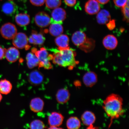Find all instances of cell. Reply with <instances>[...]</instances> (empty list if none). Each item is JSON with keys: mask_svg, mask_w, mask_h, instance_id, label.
Returning <instances> with one entry per match:
<instances>
[{"mask_svg": "<svg viewBox=\"0 0 129 129\" xmlns=\"http://www.w3.org/2000/svg\"><path fill=\"white\" fill-rule=\"evenodd\" d=\"M46 0H30V3L33 5L37 6H40L43 5Z\"/></svg>", "mask_w": 129, "mask_h": 129, "instance_id": "obj_31", "label": "cell"}, {"mask_svg": "<svg viewBox=\"0 0 129 129\" xmlns=\"http://www.w3.org/2000/svg\"><path fill=\"white\" fill-rule=\"evenodd\" d=\"M122 12L123 14L124 19L126 21H129V1L122 8Z\"/></svg>", "mask_w": 129, "mask_h": 129, "instance_id": "obj_29", "label": "cell"}, {"mask_svg": "<svg viewBox=\"0 0 129 129\" xmlns=\"http://www.w3.org/2000/svg\"><path fill=\"white\" fill-rule=\"evenodd\" d=\"M70 96L68 90L66 88H62L58 90L56 94V99L59 104H63L69 100Z\"/></svg>", "mask_w": 129, "mask_h": 129, "instance_id": "obj_16", "label": "cell"}, {"mask_svg": "<svg viewBox=\"0 0 129 129\" xmlns=\"http://www.w3.org/2000/svg\"><path fill=\"white\" fill-rule=\"evenodd\" d=\"M96 19L98 23L104 24L110 21L111 16L109 12L106 10H102L97 13Z\"/></svg>", "mask_w": 129, "mask_h": 129, "instance_id": "obj_20", "label": "cell"}, {"mask_svg": "<svg viewBox=\"0 0 129 129\" xmlns=\"http://www.w3.org/2000/svg\"><path fill=\"white\" fill-rule=\"evenodd\" d=\"M2 95L1 93V92H0V102H1V101L2 100Z\"/></svg>", "mask_w": 129, "mask_h": 129, "instance_id": "obj_35", "label": "cell"}, {"mask_svg": "<svg viewBox=\"0 0 129 129\" xmlns=\"http://www.w3.org/2000/svg\"><path fill=\"white\" fill-rule=\"evenodd\" d=\"M77 0H64V2L67 6L72 7L76 4Z\"/></svg>", "mask_w": 129, "mask_h": 129, "instance_id": "obj_32", "label": "cell"}, {"mask_svg": "<svg viewBox=\"0 0 129 129\" xmlns=\"http://www.w3.org/2000/svg\"><path fill=\"white\" fill-rule=\"evenodd\" d=\"M20 56V52L16 47H11L6 50L5 56L9 62H16L19 59Z\"/></svg>", "mask_w": 129, "mask_h": 129, "instance_id": "obj_13", "label": "cell"}, {"mask_svg": "<svg viewBox=\"0 0 129 129\" xmlns=\"http://www.w3.org/2000/svg\"><path fill=\"white\" fill-rule=\"evenodd\" d=\"M72 39L73 43L75 46H81L86 42L87 40L86 35L83 31H77L73 34Z\"/></svg>", "mask_w": 129, "mask_h": 129, "instance_id": "obj_11", "label": "cell"}, {"mask_svg": "<svg viewBox=\"0 0 129 129\" xmlns=\"http://www.w3.org/2000/svg\"><path fill=\"white\" fill-rule=\"evenodd\" d=\"M29 127L31 129H43L46 128L43 122L39 120H35L30 123Z\"/></svg>", "mask_w": 129, "mask_h": 129, "instance_id": "obj_28", "label": "cell"}, {"mask_svg": "<svg viewBox=\"0 0 129 129\" xmlns=\"http://www.w3.org/2000/svg\"><path fill=\"white\" fill-rule=\"evenodd\" d=\"M62 24L51 23L49 28L50 34L52 36L57 37L62 34L63 32V28Z\"/></svg>", "mask_w": 129, "mask_h": 129, "instance_id": "obj_24", "label": "cell"}, {"mask_svg": "<svg viewBox=\"0 0 129 129\" xmlns=\"http://www.w3.org/2000/svg\"><path fill=\"white\" fill-rule=\"evenodd\" d=\"M0 1H1V0H0Z\"/></svg>", "mask_w": 129, "mask_h": 129, "instance_id": "obj_36", "label": "cell"}, {"mask_svg": "<svg viewBox=\"0 0 129 129\" xmlns=\"http://www.w3.org/2000/svg\"><path fill=\"white\" fill-rule=\"evenodd\" d=\"M2 10L5 14L7 15H12L17 11V6L15 3L13 2H8L3 5Z\"/></svg>", "mask_w": 129, "mask_h": 129, "instance_id": "obj_21", "label": "cell"}, {"mask_svg": "<svg viewBox=\"0 0 129 129\" xmlns=\"http://www.w3.org/2000/svg\"><path fill=\"white\" fill-rule=\"evenodd\" d=\"M114 2L117 7L122 8L126 4L129 0H113Z\"/></svg>", "mask_w": 129, "mask_h": 129, "instance_id": "obj_30", "label": "cell"}, {"mask_svg": "<svg viewBox=\"0 0 129 129\" xmlns=\"http://www.w3.org/2000/svg\"><path fill=\"white\" fill-rule=\"evenodd\" d=\"M31 52L34 53L39 60V67H43L46 69L52 68V64L50 62V61L52 60V54H48L46 48L43 47L38 50L36 48H32Z\"/></svg>", "mask_w": 129, "mask_h": 129, "instance_id": "obj_3", "label": "cell"}, {"mask_svg": "<svg viewBox=\"0 0 129 129\" xmlns=\"http://www.w3.org/2000/svg\"><path fill=\"white\" fill-rule=\"evenodd\" d=\"M35 23L41 28H45L51 23V18L46 13L43 12H39L35 18Z\"/></svg>", "mask_w": 129, "mask_h": 129, "instance_id": "obj_7", "label": "cell"}, {"mask_svg": "<svg viewBox=\"0 0 129 129\" xmlns=\"http://www.w3.org/2000/svg\"><path fill=\"white\" fill-rule=\"evenodd\" d=\"M45 38L42 34L33 30L31 35L28 38V42L30 44L41 46L44 43Z\"/></svg>", "mask_w": 129, "mask_h": 129, "instance_id": "obj_12", "label": "cell"}, {"mask_svg": "<svg viewBox=\"0 0 129 129\" xmlns=\"http://www.w3.org/2000/svg\"><path fill=\"white\" fill-rule=\"evenodd\" d=\"M67 13L62 8L58 7L54 9L51 13V23L62 24L66 18Z\"/></svg>", "mask_w": 129, "mask_h": 129, "instance_id": "obj_6", "label": "cell"}, {"mask_svg": "<svg viewBox=\"0 0 129 129\" xmlns=\"http://www.w3.org/2000/svg\"><path fill=\"white\" fill-rule=\"evenodd\" d=\"M97 76L94 72H87L84 76L83 81L86 86L91 87L94 85L97 81Z\"/></svg>", "mask_w": 129, "mask_h": 129, "instance_id": "obj_19", "label": "cell"}, {"mask_svg": "<svg viewBox=\"0 0 129 129\" xmlns=\"http://www.w3.org/2000/svg\"><path fill=\"white\" fill-rule=\"evenodd\" d=\"M101 7L99 3L96 0H89L85 6V12L90 15H94L99 12Z\"/></svg>", "mask_w": 129, "mask_h": 129, "instance_id": "obj_9", "label": "cell"}, {"mask_svg": "<svg viewBox=\"0 0 129 129\" xmlns=\"http://www.w3.org/2000/svg\"><path fill=\"white\" fill-rule=\"evenodd\" d=\"M28 42L27 35L21 32L17 33L13 39V45L16 48L19 49L25 48L26 50L29 49L30 47L28 45Z\"/></svg>", "mask_w": 129, "mask_h": 129, "instance_id": "obj_5", "label": "cell"}, {"mask_svg": "<svg viewBox=\"0 0 129 129\" xmlns=\"http://www.w3.org/2000/svg\"><path fill=\"white\" fill-rule=\"evenodd\" d=\"M81 120L84 125L89 127L92 126L96 120L95 116L94 113L91 111H85L82 114Z\"/></svg>", "mask_w": 129, "mask_h": 129, "instance_id": "obj_15", "label": "cell"}, {"mask_svg": "<svg viewBox=\"0 0 129 129\" xmlns=\"http://www.w3.org/2000/svg\"><path fill=\"white\" fill-rule=\"evenodd\" d=\"M12 86L11 82L6 79L0 81V92L4 94H7L10 92Z\"/></svg>", "mask_w": 129, "mask_h": 129, "instance_id": "obj_25", "label": "cell"}, {"mask_svg": "<svg viewBox=\"0 0 129 129\" xmlns=\"http://www.w3.org/2000/svg\"><path fill=\"white\" fill-rule=\"evenodd\" d=\"M44 105V101L41 98H33L30 103V109L34 112H40L43 111Z\"/></svg>", "mask_w": 129, "mask_h": 129, "instance_id": "obj_17", "label": "cell"}, {"mask_svg": "<svg viewBox=\"0 0 129 129\" xmlns=\"http://www.w3.org/2000/svg\"><path fill=\"white\" fill-rule=\"evenodd\" d=\"M64 119L63 116L60 113L53 112L48 116V123L50 126L59 127L62 124Z\"/></svg>", "mask_w": 129, "mask_h": 129, "instance_id": "obj_8", "label": "cell"}, {"mask_svg": "<svg viewBox=\"0 0 129 129\" xmlns=\"http://www.w3.org/2000/svg\"><path fill=\"white\" fill-rule=\"evenodd\" d=\"M0 32L3 38L7 40H11L17 34V29L14 24L8 22L2 26Z\"/></svg>", "mask_w": 129, "mask_h": 129, "instance_id": "obj_4", "label": "cell"}, {"mask_svg": "<svg viewBox=\"0 0 129 129\" xmlns=\"http://www.w3.org/2000/svg\"><path fill=\"white\" fill-rule=\"evenodd\" d=\"M50 50L53 52L52 60L54 64L72 69L78 63L76 60L75 51L69 48L62 49L52 48Z\"/></svg>", "mask_w": 129, "mask_h": 129, "instance_id": "obj_2", "label": "cell"}, {"mask_svg": "<svg viewBox=\"0 0 129 129\" xmlns=\"http://www.w3.org/2000/svg\"><path fill=\"white\" fill-rule=\"evenodd\" d=\"M123 100L118 95L112 93L106 98L104 101L103 108L107 115L112 121L119 118L124 113Z\"/></svg>", "mask_w": 129, "mask_h": 129, "instance_id": "obj_1", "label": "cell"}, {"mask_svg": "<svg viewBox=\"0 0 129 129\" xmlns=\"http://www.w3.org/2000/svg\"><path fill=\"white\" fill-rule=\"evenodd\" d=\"M98 3L102 4H105L109 2L110 0H96Z\"/></svg>", "mask_w": 129, "mask_h": 129, "instance_id": "obj_34", "label": "cell"}, {"mask_svg": "<svg viewBox=\"0 0 129 129\" xmlns=\"http://www.w3.org/2000/svg\"><path fill=\"white\" fill-rule=\"evenodd\" d=\"M6 49L0 46V60L3 59L5 56Z\"/></svg>", "mask_w": 129, "mask_h": 129, "instance_id": "obj_33", "label": "cell"}, {"mask_svg": "<svg viewBox=\"0 0 129 129\" xmlns=\"http://www.w3.org/2000/svg\"><path fill=\"white\" fill-rule=\"evenodd\" d=\"M29 81L34 85H39L42 83L44 80L43 74L37 70L30 72L28 76Z\"/></svg>", "mask_w": 129, "mask_h": 129, "instance_id": "obj_14", "label": "cell"}, {"mask_svg": "<svg viewBox=\"0 0 129 129\" xmlns=\"http://www.w3.org/2000/svg\"><path fill=\"white\" fill-rule=\"evenodd\" d=\"M67 126L68 129H78L81 126V122L76 117H71L67 121Z\"/></svg>", "mask_w": 129, "mask_h": 129, "instance_id": "obj_26", "label": "cell"}, {"mask_svg": "<svg viewBox=\"0 0 129 129\" xmlns=\"http://www.w3.org/2000/svg\"><path fill=\"white\" fill-rule=\"evenodd\" d=\"M55 41L58 46V49H64L69 48V39L67 35L61 34L59 35L56 37Z\"/></svg>", "mask_w": 129, "mask_h": 129, "instance_id": "obj_18", "label": "cell"}, {"mask_svg": "<svg viewBox=\"0 0 129 129\" xmlns=\"http://www.w3.org/2000/svg\"><path fill=\"white\" fill-rule=\"evenodd\" d=\"M15 20L17 25L21 26H25L30 23V17L26 14H19L16 16Z\"/></svg>", "mask_w": 129, "mask_h": 129, "instance_id": "obj_22", "label": "cell"}, {"mask_svg": "<svg viewBox=\"0 0 129 129\" xmlns=\"http://www.w3.org/2000/svg\"><path fill=\"white\" fill-rule=\"evenodd\" d=\"M103 43L106 49L113 50L117 47L118 42L115 36L112 35H109L104 37L103 40Z\"/></svg>", "mask_w": 129, "mask_h": 129, "instance_id": "obj_10", "label": "cell"}, {"mask_svg": "<svg viewBox=\"0 0 129 129\" xmlns=\"http://www.w3.org/2000/svg\"><path fill=\"white\" fill-rule=\"evenodd\" d=\"M45 3L48 8L54 9L61 6L62 1L61 0H46Z\"/></svg>", "mask_w": 129, "mask_h": 129, "instance_id": "obj_27", "label": "cell"}, {"mask_svg": "<svg viewBox=\"0 0 129 129\" xmlns=\"http://www.w3.org/2000/svg\"><path fill=\"white\" fill-rule=\"evenodd\" d=\"M27 64L29 68L32 69L38 66L39 60L34 53L29 52L26 56Z\"/></svg>", "mask_w": 129, "mask_h": 129, "instance_id": "obj_23", "label": "cell"}]
</instances>
